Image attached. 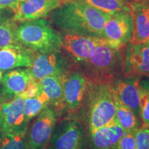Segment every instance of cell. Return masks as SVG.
Returning <instances> with one entry per match:
<instances>
[{"label":"cell","mask_w":149,"mask_h":149,"mask_svg":"<svg viewBox=\"0 0 149 149\" xmlns=\"http://www.w3.org/2000/svg\"><path fill=\"white\" fill-rule=\"evenodd\" d=\"M41 91L49 99L50 104L57 112L64 109L62 76L53 75L43 78L39 81Z\"/></svg>","instance_id":"19"},{"label":"cell","mask_w":149,"mask_h":149,"mask_svg":"<svg viewBox=\"0 0 149 149\" xmlns=\"http://www.w3.org/2000/svg\"><path fill=\"white\" fill-rule=\"evenodd\" d=\"M133 19V37L130 43L144 44L149 40V3L134 2L129 4Z\"/></svg>","instance_id":"16"},{"label":"cell","mask_w":149,"mask_h":149,"mask_svg":"<svg viewBox=\"0 0 149 149\" xmlns=\"http://www.w3.org/2000/svg\"><path fill=\"white\" fill-rule=\"evenodd\" d=\"M57 114L53 107L48 106L37 115L30 130L27 149H41L49 143Z\"/></svg>","instance_id":"9"},{"label":"cell","mask_w":149,"mask_h":149,"mask_svg":"<svg viewBox=\"0 0 149 149\" xmlns=\"http://www.w3.org/2000/svg\"></svg>","instance_id":"33"},{"label":"cell","mask_w":149,"mask_h":149,"mask_svg":"<svg viewBox=\"0 0 149 149\" xmlns=\"http://www.w3.org/2000/svg\"><path fill=\"white\" fill-rule=\"evenodd\" d=\"M0 139H1V138H0Z\"/></svg>","instance_id":"32"},{"label":"cell","mask_w":149,"mask_h":149,"mask_svg":"<svg viewBox=\"0 0 149 149\" xmlns=\"http://www.w3.org/2000/svg\"><path fill=\"white\" fill-rule=\"evenodd\" d=\"M85 101H87L86 119L89 134L104 126L117 124L112 84L90 81Z\"/></svg>","instance_id":"2"},{"label":"cell","mask_w":149,"mask_h":149,"mask_svg":"<svg viewBox=\"0 0 149 149\" xmlns=\"http://www.w3.org/2000/svg\"><path fill=\"white\" fill-rule=\"evenodd\" d=\"M33 77L37 81L48 76H62L71 67L64 56L59 51L37 53L31 67Z\"/></svg>","instance_id":"8"},{"label":"cell","mask_w":149,"mask_h":149,"mask_svg":"<svg viewBox=\"0 0 149 149\" xmlns=\"http://www.w3.org/2000/svg\"><path fill=\"white\" fill-rule=\"evenodd\" d=\"M70 0H19L13 9L15 22H26L44 18L56 8Z\"/></svg>","instance_id":"11"},{"label":"cell","mask_w":149,"mask_h":149,"mask_svg":"<svg viewBox=\"0 0 149 149\" xmlns=\"http://www.w3.org/2000/svg\"><path fill=\"white\" fill-rule=\"evenodd\" d=\"M64 109L77 113L82 107L88 93L90 81L81 70L72 68L62 75Z\"/></svg>","instance_id":"6"},{"label":"cell","mask_w":149,"mask_h":149,"mask_svg":"<svg viewBox=\"0 0 149 149\" xmlns=\"http://www.w3.org/2000/svg\"><path fill=\"white\" fill-rule=\"evenodd\" d=\"M25 98L16 96L0 107V132L1 135L27 130L24 118V104Z\"/></svg>","instance_id":"10"},{"label":"cell","mask_w":149,"mask_h":149,"mask_svg":"<svg viewBox=\"0 0 149 149\" xmlns=\"http://www.w3.org/2000/svg\"><path fill=\"white\" fill-rule=\"evenodd\" d=\"M113 101L115 106V115L117 124L126 133H134L139 127L138 117L129 108L126 107L117 97L116 93L112 86Z\"/></svg>","instance_id":"20"},{"label":"cell","mask_w":149,"mask_h":149,"mask_svg":"<svg viewBox=\"0 0 149 149\" xmlns=\"http://www.w3.org/2000/svg\"><path fill=\"white\" fill-rule=\"evenodd\" d=\"M139 84L135 81L119 80L115 85L112 86L117 97L126 107L131 110L137 117H140V96Z\"/></svg>","instance_id":"18"},{"label":"cell","mask_w":149,"mask_h":149,"mask_svg":"<svg viewBox=\"0 0 149 149\" xmlns=\"http://www.w3.org/2000/svg\"><path fill=\"white\" fill-rule=\"evenodd\" d=\"M53 24L66 33L102 38L110 15L88 3L70 0L49 14Z\"/></svg>","instance_id":"1"},{"label":"cell","mask_w":149,"mask_h":149,"mask_svg":"<svg viewBox=\"0 0 149 149\" xmlns=\"http://www.w3.org/2000/svg\"><path fill=\"white\" fill-rule=\"evenodd\" d=\"M146 44H148V45L149 46V40H148V41H147V42H146Z\"/></svg>","instance_id":"31"},{"label":"cell","mask_w":149,"mask_h":149,"mask_svg":"<svg viewBox=\"0 0 149 149\" xmlns=\"http://www.w3.org/2000/svg\"><path fill=\"white\" fill-rule=\"evenodd\" d=\"M3 77V74H2V70H0V80L1 79V78Z\"/></svg>","instance_id":"30"},{"label":"cell","mask_w":149,"mask_h":149,"mask_svg":"<svg viewBox=\"0 0 149 149\" xmlns=\"http://www.w3.org/2000/svg\"><path fill=\"white\" fill-rule=\"evenodd\" d=\"M19 0H0V10L5 8L13 9Z\"/></svg>","instance_id":"28"},{"label":"cell","mask_w":149,"mask_h":149,"mask_svg":"<svg viewBox=\"0 0 149 149\" xmlns=\"http://www.w3.org/2000/svg\"><path fill=\"white\" fill-rule=\"evenodd\" d=\"M133 134L137 149H149V126L142 124Z\"/></svg>","instance_id":"26"},{"label":"cell","mask_w":149,"mask_h":149,"mask_svg":"<svg viewBox=\"0 0 149 149\" xmlns=\"http://www.w3.org/2000/svg\"><path fill=\"white\" fill-rule=\"evenodd\" d=\"M3 95L10 99L21 95L37 81L33 77L31 68H17L6 72L1 79Z\"/></svg>","instance_id":"14"},{"label":"cell","mask_w":149,"mask_h":149,"mask_svg":"<svg viewBox=\"0 0 149 149\" xmlns=\"http://www.w3.org/2000/svg\"><path fill=\"white\" fill-rule=\"evenodd\" d=\"M133 37V19L130 10L111 15L104 26L102 38L115 48H121L130 42Z\"/></svg>","instance_id":"7"},{"label":"cell","mask_w":149,"mask_h":149,"mask_svg":"<svg viewBox=\"0 0 149 149\" xmlns=\"http://www.w3.org/2000/svg\"><path fill=\"white\" fill-rule=\"evenodd\" d=\"M124 130L118 124L99 128L89 134L90 149H115Z\"/></svg>","instance_id":"17"},{"label":"cell","mask_w":149,"mask_h":149,"mask_svg":"<svg viewBox=\"0 0 149 149\" xmlns=\"http://www.w3.org/2000/svg\"><path fill=\"white\" fill-rule=\"evenodd\" d=\"M82 62L84 66L82 71L91 82L112 84L120 68H122V53L120 48L102 44Z\"/></svg>","instance_id":"4"},{"label":"cell","mask_w":149,"mask_h":149,"mask_svg":"<svg viewBox=\"0 0 149 149\" xmlns=\"http://www.w3.org/2000/svg\"><path fill=\"white\" fill-rule=\"evenodd\" d=\"M16 40L20 45L37 53L59 51L62 47L61 37L44 18L22 22L17 27Z\"/></svg>","instance_id":"3"},{"label":"cell","mask_w":149,"mask_h":149,"mask_svg":"<svg viewBox=\"0 0 149 149\" xmlns=\"http://www.w3.org/2000/svg\"><path fill=\"white\" fill-rule=\"evenodd\" d=\"M26 133V130L3 135L0 139V149H27Z\"/></svg>","instance_id":"24"},{"label":"cell","mask_w":149,"mask_h":149,"mask_svg":"<svg viewBox=\"0 0 149 149\" xmlns=\"http://www.w3.org/2000/svg\"><path fill=\"white\" fill-rule=\"evenodd\" d=\"M122 72L126 77H149V46L130 42L122 54Z\"/></svg>","instance_id":"12"},{"label":"cell","mask_w":149,"mask_h":149,"mask_svg":"<svg viewBox=\"0 0 149 149\" xmlns=\"http://www.w3.org/2000/svg\"><path fill=\"white\" fill-rule=\"evenodd\" d=\"M88 3L98 10L109 15L122 10H130L127 0H77Z\"/></svg>","instance_id":"23"},{"label":"cell","mask_w":149,"mask_h":149,"mask_svg":"<svg viewBox=\"0 0 149 149\" xmlns=\"http://www.w3.org/2000/svg\"><path fill=\"white\" fill-rule=\"evenodd\" d=\"M49 104V99L42 91H40L37 95L26 98L24 104V118L26 122L28 124L30 120L36 117Z\"/></svg>","instance_id":"21"},{"label":"cell","mask_w":149,"mask_h":149,"mask_svg":"<svg viewBox=\"0 0 149 149\" xmlns=\"http://www.w3.org/2000/svg\"><path fill=\"white\" fill-rule=\"evenodd\" d=\"M62 47L72 57L78 61H83L88 59L97 46L108 44L109 42L101 37L66 33L61 37Z\"/></svg>","instance_id":"13"},{"label":"cell","mask_w":149,"mask_h":149,"mask_svg":"<svg viewBox=\"0 0 149 149\" xmlns=\"http://www.w3.org/2000/svg\"><path fill=\"white\" fill-rule=\"evenodd\" d=\"M49 143L53 149H86L88 138L81 123L67 119L56 124Z\"/></svg>","instance_id":"5"},{"label":"cell","mask_w":149,"mask_h":149,"mask_svg":"<svg viewBox=\"0 0 149 149\" xmlns=\"http://www.w3.org/2000/svg\"><path fill=\"white\" fill-rule=\"evenodd\" d=\"M15 21L0 11V47L18 44L16 40L17 26Z\"/></svg>","instance_id":"22"},{"label":"cell","mask_w":149,"mask_h":149,"mask_svg":"<svg viewBox=\"0 0 149 149\" xmlns=\"http://www.w3.org/2000/svg\"><path fill=\"white\" fill-rule=\"evenodd\" d=\"M115 149H137L134 134L124 132Z\"/></svg>","instance_id":"27"},{"label":"cell","mask_w":149,"mask_h":149,"mask_svg":"<svg viewBox=\"0 0 149 149\" xmlns=\"http://www.w3.org/2000/svg\"><path fill=\"white\" fill-rule=\"evenodd\" d=\"M140 118L143 124L149 126V88L139 86Z\"/></svg>","instance_id":"25"},{"label":"cell","mask_w":149,"mask_h":149,"mask_svg":"<svg viewBox=\"0 0 149 149\" xmlns=\"http://www.w3.org/2000/svg\"><path fill=\"white\" fill-rule=\"evenodd\" d=\"M33 58V52L19 44L0 47V70L31 68Z\"/></svg>","instance_id":"15"},{"label":"cell","mask_w":149,"mask_h":149,"mask_svg":"<svg viewBox=\"0 0 149 149\" xmlns=\"http://www.w3.org/2000/svg\"><path fill=\"white\" fill-rule=\"evenodd\" d=\"M41 149H53V147L51 146V145L50 144V143H48V144H46L45 146H44Z\"/></svg>","instance_id":"29"}]
</instances>
